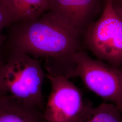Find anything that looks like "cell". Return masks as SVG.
Here are the masks:
<instances>
[{
  "instance_id": "5bb4252c",
  "label": "cell",
  "mask_w": 122,
  "mask_h": 122,
  "mask_svg": "<svg viewBox=\"0 0 122 122\" xmlns=\"http://www.w3.org/2000/svg\"></svg>"
},
{
  "instance_id": "8992f818",
  "label": "cell",
  "mask_w": 122,
  "mask_h": 122,
  "mask_svg": "<svg viewBox=\"0 0 122 122\" xmlns=\"http://www.w3.org/2000/svg\"><path fill=\"white\" fill-rule=\"evenodd\" d=\"M96 0H49V9L82 35Z\"/></svg>"
},
{
  "instance_id": "8fae6325",
  "label": "cell",
  "mask_w": 122,
  "mask_h": 122,
  "mask_svg": "<svg viewBox=\"0 0 122 122\" xmlns=\"http://www.w3.org/2000/svg\"><path fill=\"white\" fill-rule=\"evenodd\" d=\"M113 6L115 11L119 16V17L122 20V5H115L113 4Z\"/></svg>"
},
{
  "instance_id": "4fadbf2b",
  "label": "cell",
  "mask_w": 122,
  "mask_h": 122,
  "mask_svg": "<svg viewBox=\"0 0 122 122\" xmlns=\"http://www.w3.org/2000/svg\"><path fill=\"white\" fill-rule=\"evenodd\" d=\"M117 1H118V2H119L120 3H122V0H117Z\"/></svg>"
},
{
  "instance_id": "7a4b0ae2",
  "label": "cell",
  "mask_w": 122,
  "mask_h": 122,
  "mask_svg": "<svg viewBox=\"0 0 122 122\" xmlns=\"http://www.w3.org/2000/svg\"><path fill=\"white\" fill-rule=\"evenodd\" d=\"M45 76L38 59L20 51L8 50L6 58L0 61V98L19 101L44 111Z\"/></svg>"
},
{
  "instance_id": "9c48e42d",
  "label": "cell",
  "mask_w": 122,
  "mask_h": 122,
  "mask_svg": "<svg viewBox=\"0 0 122 122\" xmlns=\"http://www.w3.org/2000/svg\"><path fill=\"white\" fill-rule=\"evenodd\" d=\"M75 122H122V112L113 103L103 102L94 107L85 101L83 110Z\"/></svg>"
},
{
  "instance_id": "ba28073f",
  "label": "cell",
  "mask_w": 122,
  "mask_h": 122,
  "mask_svg": "<svg viewBox=\"0 0 122 122\" xmlns=\"http://www.w3.org/2000/svg\"><path fill=\"white\" fill-rule=\"evenodd\" d=\"M11 24L32 21L49 10V0H4Z\"/></svg>"
},
{
  "instance_id": "6da1fadb",
  "label": "cell",
  "mask_w": 122,
  "mask_h": 122,
  "mask_svg": "<svg viewBox=\"0 0 122 122\" xmlns=\"http://www.w3.org/2000/svg\"><path fill=\"white\" fill-rule=\"evenodd\" d=\"M82 35L51 10L37 19L15 24L10 32L8 50L46 60L47 74L76 77L74 55L83 50Z\"/></svg>"
},
{
  "instance_id": "5b68a950",
  "label": "cell",
  "mask_w": 122,
  "mask_h": 122,
  "mask_svg": "<svg viewBox=\"0 0 122 122\" xmlns=\"http://www.w3.org/2000/svg\"><path fill=\"white\" fill-rule=\"evenodd\" d=\"M51 91L43 111L47 122H75L85 105L81 92L69 79L46 74Z\"/></svg>"
},
{
  "instance_id": "52a82bcc",
  "label": "cell",
  "mask_w": 122,
  "mask_h": 122,
  "mask_svg": "<svg viewBox=\"0 0 122 122\" xmlns=\"http://www.w3.org/2000/svg\"><path fill=\"white\" fill-rule=\"evenodd\" d=\"M0 122H47L43 111L22 102L0 98Z\"/></svg>"
},
{
  "instance_id": "277c9868",
  "label": "cell",
  "mask_w": 122,
  "mask_h": 122,
  "mask_svg": "<svg viewBox=\"0 0 122 122\" xmlns=\"http://www.w3.org/2000/svg\"><path fill=\"white\" fill-rule=\"evenodd\" d=\"M76 76L88 89L109 101L122 111V66H114L90 57L85 51L76 52Z\"/></svg>"
},
{
  "instance_id": "7c38bea8",
  "label": "cell",
  "mask_w": 122,
  "mask_h": 122,
  "mask_svg": "<svg viewBox=\"0 0 122 122\" xmlns=\"http://www.w3.org/2000/svg\"><path fill=\"white\" fill-rule=\"evenodd\" d=\"M5 40V37L0 33V61L1 60V48Z\"/></svg>"
},
{
  "instance_id": "3957f363",
  "label": "cell",
  "mask_w": 122,
  "mask_h": 122,
  "mask_svg": "<svg viewBox=\"0 0 122 122\" xmlns=\"http://www.w3.org/2000/svg\"><path fill=\"white\" fill-rule=\"evenodd\" d=\"M83 46L98 59L122 66V20L115 11L113 0H106L100 17L83 33Z\"/></svg>"
},
{
  "instance_id": "30bf717a",
  "label": "cell",
  "mask_w": 122,
  "mask_h": 122,
  "mask_svg": "<svg viewBox=\"0 0 122 122\" xmlns=\"http://www.w3.org/2000/svg\"><path fill=\"white\" fill-rule=\"evenodd\" d=\"M10 18L4 0H0V32L11 25Z\"/></svg>"
}]
</instances>
